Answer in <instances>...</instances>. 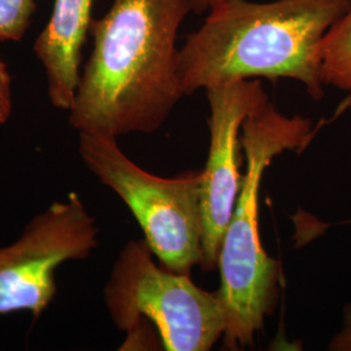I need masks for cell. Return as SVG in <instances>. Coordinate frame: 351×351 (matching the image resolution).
<instances>
[{"mask_svg": "<svg viewBox=\"0 0 351 351\" xmlns=\"http://www.w3.org/2000/svg\"><path fill=\"white\" fill-rule=\"evenodd\" d=\"M191 12L193 0H113L91 23L71 126L112 138L159 130L185 97L177 36Z\"/></svg>", "mask_w": 351, "mask_h": 351, "instance_id": "6da1fadb", "label": "cell"}, {"mask_svg": "<svg viewBox=\"0 0 351 351\" xmlns=\"http://www.w3.org/2000/svg\"><path fill=\"white\" fill-rule=\"evenodd\" d=\"M351 0H220L178 51L185 95L245 80L288 78L324 97L319 49Z\"/></svg>", "mask_w": 351, "mask_h": 351, "instance_id": "7a4b0ae2", "label": "cell"}, {"mask_svg": "<svg viewBox=\"0 0 351 351\" xmlns=\"http://www.w3.org/2000/svg\"><path fill=\"white\" fill-rule=\"evenodd\" d=\"M322 124L315 125L300 114L287 116L268 101L255 108L242 125L241 146L246 168L217 267V294L226 313L223 339L229 350L254 343L278 300L280 264L264 249L259 232V191L264 173L278 155L304 150Z\"/></svg>", "mask_w": 351, "mask_h": 351, "instance_id": "3957f363", "label": "cell"}, {"mask_svg": "<svg viewBox=\"0 0 351 351\" xmlns=\"http://www.w3.org/2000/svg\"><path fill=\"white\" fill-rule=\"evenodd\" d=\"M103 298L114 326L128 333L123 349L147 345L145 322L155 326L164 350L208 351L224 336L226 313L217 291L156 263L145 239L126 242Z\"/></svg>", "mask_w": 351, "mask_h": 351, "instance_id": "277c9868", "label": "cell"}, {"mask_svg": "<svg viewBox=\"0 0 351 351\" xmlns=\"http://www.w3.org/2000/svg\"><path fill=\"white\" fill-rule=\"evenodd\" d=\"M78 154L88 172L124 202L155 258L176 274L201 265V172L165 178L130 160L117 138L78 133Z\"/></svg>", "mask_w": 351, "mask_h": 351, "instance_id": "5b68a950", "label": "cell"}, {"mask_svg": "<svg viewBox=\"0 0 351 351\" xmlns=\"http://www.w3.org/2000/svg\"><path fill=\"white\" fill-rule=\"evenodd\" d=\"M98 243L97 220L75 191L34 215L0 247V316L26 311L38 319L56 295V271L88 259Z\"/></svg>", "mask_w": 351, "mask_h": 351, "instance_id": "8992f818", "label": "cell"}, {"mask_svg": "<svg viewBox=\"0 0 351 351\" xmlns=\"http://www.w3.org/2000/svg\"><path fill=\"white\" fill-rule=\"evenodd\" d=\"M210 107V150L201 172L203 217L201 267L215 271L226 226L234 211L242 184L241 132L255 108L269 101L259 80L233 81L206 88Z\"/></svg>", "mask_w": 351, "mask_h": 351, "instance_id": "52a82bcc", "label": "cell"}, {"mask_svg": "<svg viewBox=\"0 0 351 351\" xmlns=\"http://www.w3.org/2000/svg\"><path fill=\"white\" fill-rule=\"evenodd\" d=\"M95 0H55L50 20L34 43L51 104L71 111L81 78V51L91 27Z\"/></svg>", "mask_w": 351, "mask_h": 351, "instance_id": "ba28073f", "label": "cell"}, {"mask_svg": "<svg viewBox=\"0 0 351 351\" xmlns=\"http://www.w3.org/2000/svg\"><path fill=\"white\" fill-rule=\"evenodd\" d=\"M319 58L323 85L345 93L333 119L351 113V5L323 38Z\"/></svg>", "mask_w": 351, "mask_h": 351, "instance_id": "9c48e42d", "label": "cell"}, {"mask_svg": "<svg viewBox=\"0 0 351 351\" xmlns=\"http://www.w3.org/2000/svg\"><path fill=\"white\" fill-rule=\"evenodd\" d=\"M34 12L36 0H0V42H20Z\"/></svg>", "mask_w": 351, "mask_h": 351, "instance_id": "30bf717a", "label": "cell"}, {"mask_svg": "<svg viewBox=\"0 0 351 351\" xmlns=\"http://www.w3.org/2000/svg\"><path fill=\"white\" fill-rule=\"evenodd\" d=\"M12 110V77L7 64L0 59V126L11 119Z\"/></svg>", "mask_w": 351, "mask_h": 351, "instance_id": "8fae6325", "label": "cell"}, {"mask_svg": "<svg viewBox=\"0 0 351 351\" xmlns=\"http://www.w3.org/2000/svg\"><path fill=\"white\" fill-rule=\"evenodd\" d=\"M328 350L351 351V303L343 307L342 324L339 332L330 339Z\"/></svg>", "mask_w": 351, "mask_h": 351, "instance_id": "7c38bea8", "label": "cell"}, {"mask_svg": "<svg viewBox=\"0 0 351 351\" xmlns=\"http://www.w3.org/2000/svg\"><path fill=\"white\" fill-rule=\"evenodd\" d=\"M220 0H193V12L203 13L208 11L215 3Z\"/></svg>", "mask_w": 351, "mask_h": 351, "instance_id": "4fadbf2b", "label": "cell"}]
</instances>
